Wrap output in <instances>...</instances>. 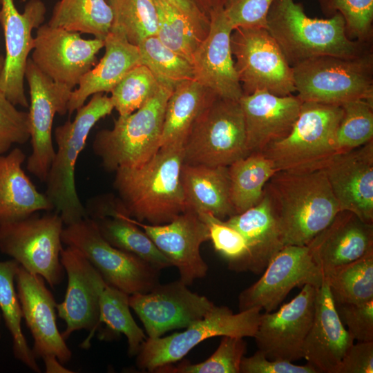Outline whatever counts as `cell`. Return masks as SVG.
<instances>
[{"label":"cell","mask_w":373,"mask_h":373,"mask_svg":"<svg viewBox=\"0 0 373 373\" xmlns=\"http://www.w3.org/2000/svg\"><path fill=\"white\" fill-rule=\"evenodd\" d=\"M182 164V145H169L142 164L117 169L113 186L119 211L153 225L172 221L188 208L180 181Z\"/></svg>","instance_id":"6da1fadb"},{"label":"cell","mask_w":373,"mask_h":373,"mask_svg":"<svg viewBox=\"0 0 373 373\" xmlns=\"http://www.w3.org/2000/svg\"><path fill=\"white\" fill-rule=\"evenodd\" d=\"M263 193L284 246H307L340 211L323 169L277 171L267 182Z\"/></svg>","instance_id":"7a4b0ae2"},{"label":"cell","mask_w":373,"mask_h":373,"mask_svg":"<svg viewBox=\"0 0 373 373\" xmlns=\"http://www.w3.org/2000/svg\"><path fill=\"white\" fill-rule=\"evenodd\" d=\"M267 30L291 66L320 56L353 58L373 52L372 42L350 39L343 17H308L294 0H274L267 17Z\"/></svg>","instance_id":"3957f363"},{"label":"cell","mask_w":373,"mask_h":373,"mask_svg":"<svg viewBox=\"0 0 373 373\" xmlns=\"http://www.w3.org/2000/svg\"><path fill=\"white\" fill-rule=\"evenodd\" d=\"M113 109L109 97L103 93L94 94L86 104L76 111L73 121L68 120L55 130L57 150L45 182V194L64 225L88 217L76 189V162L93 127Z\"/></svg>","instance_id":"277c9868"},{"label":"cell","mask_w":373,"mask_h":373,"mask_svg":"<svg viewBox=\"0 0 373 373\" xmlns=\"http://www.w3.org/2000/svg\"><path fill=\"white\" fill-rule=\"evenodd\" d=\"M173 89L161 84L157 92L139 109L119 115L111 129L96 133L93 151L106 171L139 166L157 152L166 102Z\"/></svg>","instance_id":"5b68a950"},{"label":"cell","mask_w":373,"mask_h":373,"mask_svg":"<svg viewBox=\"0 0 373 373\" xmlns=\"http://www.w3.org/2000/svg\"><path fill=\"white\" fill-rule=\"evenodd\" d=\"M342 111L341 106L302 102L289 134L262 152L278 171L305 173L323 169L338 153L336 131Z\"/></svg>","instance_id":"8992f818"},{"label":"cell","mask_w":373,"mask_h":373,"mask_svg":"<svg viewBox=\"0 0 373 373\" xmlns=\"http://www.w3.org/2000/svg\"><path fill=\"white\" fill-rule=\"evenodd\" d=\"M296 95L303 102L341 106L373 102V52L353 57L320 56L292 67Z\"/></svg>","instance_id":"52a82bcc"},{"label":"cell","mask_w":373,"mask_h":373,"mask_svg":"<svg viewBox=\"0 0 373 373\" xmlns=\"http://www.w3.org/2000/svg\"><path fill=\"white\" fill-rule=\"evenodd\" d=\"M183 163L229 166L249 153L239 101L218 97L195 122L183 144Z\"/></svg>","instance_id":"ba28073f"},{"label":"cell","mask_w":373,"mask_h":373,"mask_svg":"<svg viewBox=\"0 0 373 373\" xmlns=\"http://www.w3.org/2000/svg\"><path fill=\"white\" fill-rule=\"evenodd\" d=\"M261 309L257 307L234 314L226 306H216L202 319L181 332L166 337L146 338L136 354V365L154 372L164 365L182 359L194 347L216 336L254 337L260 322Z\"/></svg>","instance_id":"9c48e42d"},{"label":"cell","mask_w":373,"mask_h":373,"mask_svg":"<svg viewBox=\"0 0 373 373\" xmlns=\"http://www.w3.org/2000/svg\"><path fill=\"white\" fill-rule=\"evenodd\" d=\"M61 241L79 250L107 284L129 295L149 292L160 284V271L109 244L88 216L65 225Z\"/></svg>","instance_id":"30bf717a"},{"label":"cell","mask_w":373,"mask_h":373,"mask_svg":"<svg viewBox=\"0 0 373 373\" xmlns=\"http://www.w3.org/2000/svg\"><path fill=\"white\" fill-rule=\"evenodd\" d=\"M37 213L0 224V251L54 287L63 276L60 255L64 224L56 212Z\"/></svg>","instance_id":"8fae6325"},{"label":"cell","mask_w":373,"mask_h":373,"mask_svg":"<svg viewBox=\"0 0 373 373\" xmlns=\"http://www.w3.org/2000/svg\"><path fill=\"white\" fill-rule=\"evenodd\" d=\"M231 48L243 95L257 90L278 96L296 92L292 67L267 29L233 30Z\"/></svg>","instance_id":"7c38bea8"},{"label":"cell","mask_w":373,"mask_h":373,"mask_svg":"<svg viewBox=\"0 0 373 373\" xmlns=\"http://www.w3.org/2000/svg\"><path fill=\"white\" fill-rule=\"evenodd\" d=\"M25 78L29 87L30 102L28 119L32 152L27 169L45 182L55 155L52 129L55 114L64 115L73 89L52 80L28 58Z\"/></svg>","instance_id":"4fadbf2b"},{"label":"cell","mask_w":373,"mask_h":373,"mask_svg":"<svg viewBox=\"0 0 373 373\" xmlns=\"http://www.w3.org/2000/svg\"><path fill=\"white\" fill-rule=\"evenodd\" d=\"M324 279L307 246H284L269 261L261 277L238 296L240 311L253 307L271 312L296 287H318Z\"/></svg>","instance_id":"5bb4252c"},{"label":"cell","mask_w":373,"mask_h":373,"mask_svg":"<svg viewBox=\"0 0 373 373\" xmlns=\"http://www.w3.org/2000/svg\"><path fill=\"white\" fill-rule=\"evenodd\" d=\"M180 279L159 284L146 293L129 296V305L142 323L148 338L186 328L204 318L215 307L208 298L191 291Z\"/></svg>","instance_id":"9a60e30c"},{"label":"cell","mask_w":373,"mask_h":373,"mask_svg":"<svg viewBox=\"0 0 373 373\" xmlns=\"http://www.w3.org/2000/svg\"><path fill=\"white\" fill-rule=\"evenodd\" d=\"M0 23L6 45L3 68L0 76V90L15 106L28 108L25 94V70L28 55L33 50V29L44 21L46 7L41 0H30L19 12L14 0H1Z\"/></svg>","instance_id":"2e32d148"},{"label":"cell","mask_w":373,"mask_h":373,"mask_svg":"<svg viewBox=\"0 0 373 373\" xmlns=\"http://www.w3.org/2000/svg\"><path fill=\"white\" fill-rule=\"evenodd\" d=\"M103 47L104 40L43 24L37 30L31 60L52 80L73 89L95 66Z\"/></svg>","instance_id":"e0dca14e"},{"label":"cell","mask_w":373,"mask_h":373,"mask_svg":"<svg viewBox=\"0 0 373 373\" xmlns=\"http://www.w3.org/2000/svg\"><path fill=\"white\" fill-rule=\"evenodd\" d=\"M316 289L305 285L278 310L261 314L254 338L258 350L267 358L290 362L303 358L304 341L314 317Z\"/></svg>","instance_id":"ac0fdd59"},{"label":"cell","mask_w":373,"mask_h":373,"mask_svg":"<svg viewBox=\"0 0 373 373\" xmlns=\"http://www.w3.org/2000/svg\"><path fill=\"white\" fill-rule=\"evenodd\" d=\"M61 263L68 277L64 300L56 305L58 316L66 323L61 333L66 340L79 329L90 332L82 347L87 348L99 326V294L106 282L87 258L77 249L68 247L60 255Z\"/></svg>","instance_id":"d6986e66"},{"label":"cell","mask_w":373,"mask_h":373,"mask_svg":"<svg viewBox=\"0 0 373 373\" xmlns=\"http://www.w3.org/2000/svg\"><path fill=\"white\" fill-rule=\"evenodd\" d=\"M130 220L142 228L172 266L177 267L180 280L186 285L206 276L208 265L200 255L202 243L209 240L207 224L191 207L169 223L153 225Z\"/></svg>","instance_id":"ffe728a7"},{"label":"cell","mask_w":373,"mask_h":373,"mask_svg":"<svg viewBox=\"0 0 373 373\" xmlns=\"http://www.w3.org/2000/svg\"><path fill=\"white\" fill-rule=\"evenodd\" d=\"M15 280L22 317L34 340L32 350L35 357L53 355L62 364L67 363L72 352L57 328V304L45 280L19 265Z\"/></svg>","instance_id":"44dd1931"},{"label":"cell","mask_w":373,"mask_h":373,"mask_svg":"<svg viewBox=\"0 0 373 373\" xmlns=\"http://www.w3.org/2000/svg\"><path fill=\"white\" fill-rule=\"evenodd\" d=\"M209 20V32L193 56L194 79L220 97L239 101L243 93L231 48L233 28L223 9L211 12Z\"/></svg>","instance_id":"7402d4cb"},{"label":"cell","mask_w":373,"mask_h":373,"mask_svg":"<svg viewBox=\"0 0 373 373\" xmlns=\"http://www.w3.org/2000/svg\"><path fill=\"white\" fill-rule=\"evenodd\" d=\"M323 170L340 211L373 224V140L336 154Z\"/></svg>","instance_id":"603a6c76"},{"label":"cell","mask_w":373,"mask_h":373,"mask_svg":"<svg viewBox=\"0 0 373 373\" xmlns=\"http://www.w3.org/2000/svg\"><path fill=\"white\" fill-rule=\"evenodd\" d=\"M314 313L305 339L303 355L318 373H337L354 340L341 321L324 278L316 289Z\"/></svg>","instance_id":"cb8c5ba5"},{"label":"cell","mask_w":373,"mask_h":373,"mask_svg":"<svg viewBox=\"0 0 373 373\" xmlns=\"http://www.w3.org/2000/svg\"><path fill=\"white\" fill-rule=\"evenodd\" d=\"M245 118L249 153L262 152L291 131L302 101L293 95L278 96L266 90L242 95L239 99Z\"/></svg>","instance_id":"d4e9b609"},{"label":"cell","mask_w":373,"mask_h":373,"mask_svg":"<svg viewBox=\"0 0 373 373\" xmlns=\"http://www.w3.org/2000/svg\"><path fill=\"white\" fill-rule=\"evenodd\" d=\"M307 247L315 263L327 271L373 252V224L341 210Z\"/></svg>","instance_id":"484cf974"},{"label":"cell","mask_w":373,"mask_h":373,"mask_svg":"<svg viewBox=\"0 0 373 373\" xmlns=\"http://www.w3.org/2000/svg\"><path fill=\"white\" fill-rule=\"evenodd\" d=\"M105 53L99 62L81 79L72 91L67 110L71 115L82 106L88 97L111 93L132 68L141 64L137 46L130 43L119 30L112 28L104 40Z\"/></svg>","instance_id":"4316f807"},{"label":"cell","mask_w":373,"mask_h":373,"mask_svg":"<svg viewBox=\"0 0 373 373\" xmlns=\"http://www.w3.org/2000/svg\"><path fill=\"white\" fill-rule=\"evenodd\" d=\"M25 159L19 148L0 155V224L53 210L46 194L37 189L23 170Z\"/></svg>","instance_id":"83f0119b"},{"label":"cell","mask_w":373,"mask_h":373,"mask_svg":"<svg viewBox=\"0 0 373 373\" xmlns=\"http://www.w3.org/2000/svg\"><path fill=\"white\" fill-rule=\"evenodd\" d=\"M225 222L245 239L249 252L247 271L256 274L263 272L284 247L277 222L264 193L257 204L228 218Z\"/></svg>","instance_id":"f1b7e54d"},{"label":"cell","mask_w":373,"mask_h":373,"mask_svg":"<svg viewBox=\"0 0 373 373\" xmlns=\"http://www.w3.org/2000/svg\"><path fill=\"white\" fill-rule=\"evenodd\" d=\"M180 181L188 207L224 220L236 213L230 198L228 166L182 164Z\"/></svg>","instance_id":"f546056e"},{"label":"cell","mask_w":373,"mask_h":373,"mask_svg":"<svg viewBox=\"0 0 373 373\" xmlns=\"http://www.w3.org/2000/svg\"><path fill=\"white\" fill-rule=\"evenodd\" d=\"M218 97L194 79L177 85L166 102L160 147L183 146L195 122Z\"/></svg>","instance_id":"4dcf8cb0"},{"label":"cell","mask_w":373,"mask_h":373,"mask_svg":"<svg viewBox=\"0 0 373 373\" xmlns=\"http://www.w3.org/2000/svg\"><path fill=\"white\" fill-rule=\"evenodd\" d=\"M99 215V218L92 219L109 244L138 257L160 271L173 267L151 238L121 213L117 204H101Z\"/></svg>","instance_id":"1f68e13d"},{"label":"cell","mask_w":373,"mask_h":373,"mask_svg":"<svg viewBox=\"0 0 373 373\" xmlns=\"http://www.w3.org/2000/svg\"><path fill=\"white\" fill-rule=\"evenodd\" d=\"M113 23V9L106 0H59L48 23L52 27L90 34L104 41Z\"/></svg>","instance_id":"d6a6232c"},{"label":"cell","mask_w":373,"mask_h":373,"mask_svg":"<svg viewBox=\"0 0 373 373\" xmlns=\"http://www.w3.org/2000/svg\"><path fill=\"white\" fill-rule=\"evenodd\" d=\"M230 198L236 214L257 204L264 187L278 171L262 152H252L228 166Z\"/></svg>","instance_id":"836d02e7"},{"label":"cell","mask_w":373,"mask_h":373,"mask_svg":"<svg viewBox=\"0 0 373 373\" xmlns=\"http://www.w3.org/2000/svg\"><path fill=\"white\" fill-rule=\"evenodd\" d=\"M19 265L15 260L0 261V309L12 339L15 357L34 372L40 369L22 332V312L15 287Z\"/></svg>","instance_id":"e575fe53"},{"label":"cell","mask_w":373,"mask_h":373,"mask_svg":"<svg viewBox=\"0 0 373 373\" xmlns=\"http://www.w3.org/2000/svg\"><path fill=\"white\" fill-rule=\"evenodd\" d=\"M155 3L158 16L155 36L191 64L195 50L208 32L166 0H155Z\"/></svg>","instance_id":"d590c367"},{"label":"cell","mask_w":373,"mask_h":373,"mask_svg":"<svg viewBox=\"0 0 373 373\" xmlns=\"http://www.w3.org/2000/svg\"><path fill=\"white\" fill-rule=\"evenodd\" d=\"M335 304L361 303L373 299V252L323 272Z\"/></svg>","instance_id":"8d00e7d4"},{"label":"cell","mask_w":373,"mask_h":373,"mask_svg":"<svg viewBox=\"0 0 373 373\" xmlns=\"http://www.w3.org/2000/svg\"><path fill=\"white\" fill-rule=\"evenodd\" d=\"M129 296L106 283L99 294V323L105 324L112 334H124L128 341V353L133 356L147 337L131 314Z\"/></svg>","instance_id":"74e56055"},{"label":"cell","mask_w":373,"mask_h":373,"mask_svg":"<svg viewBox=\"0 0 373 373\" xmlns=\"http://www.w3.org/2000/svg\"><path fill=\"white\" fill-rule=\"evenodd\" d=\"M137 47L141 64L160 84L174 88L184 81L194 79L192 64L165 46L156 36L146 38Z\"/></svg>","instance_id":"f35d334b"},{"label":"cell","mask_w":373,"mask_h":373,"mask_svg":"<svg viewBox=\"0 0 373 373\" xmlns=\"http://www.w3.org/2000/svg\"><path fill=\"white\" fill-rule=\"evenodd\" d=\"M113 12L112 28L121 30L128 41L137 46L155 36L158 16L155 0H107Z\"/></svg>","instance_id":"ab89813d"},{"label":"cell","mask_w":373,"mask_h":373,"mask_svg":"<svg viewBox=\"0 0 373 373\" xmlns=\"http://www.w3.org/2000/svg\"><path fill=\"white\" fill-rule=\"evenodd\" d=\"M342 115L336 131L338 153L373 140V102L356 99L341 105Z\"/></svg>","instance_id":"60d3db41"},{"label":"cell","mask_w":373,"mask_h":373,"mask_svg":"<svg viewBox=\"0 0 373 373\" xmlns=\"http://www.w3.org/2000/svg\"><path fill=\"white\" fill-rule=\"evenodd\" d=\"M161 84L144 65L132 68L111 90L110 97L119 115H129L146 103Z\"/></svg>","instance_id":"b9f144b4"},{"label":"cell","mask_w":373,"mask_h":373,"mask_svg":"<svg viewBox=\"0 0 373 373\" xmlns=\"http://www.w3.org/2000/svg\"><path fill=\"white\" fill-rule=\"evenodd\" d=\"M219 346L207 360L198 363L184 361L177 365L169 364L157 368V373H240L246 352L243 338L221 336Z\"/></svg>","instance_id":"7bdbcfd3"},{"label":"cell","mask_w":373,"mask_h":373,"mask_svg":"<svg viewBox=\"0 0 373 373\" xmlns=\"http://www.w3.org/2000/svg\"><path fill=\"white\" fill-rule=\"evenodd\" d=\"M197 213L207 224L209 240L215 250L227 260L229 269L236 272L247 271L249 252L242 235L210 213Z\"/></svg>","instance_id":"ee69618b"},{"label":"cell","mask_w":373,"mask_h":373,"mask_svg":"<svg viewBox=\"0 0 373 373\" xmlns=\"http://www.w3.org/2000/svg\"><path fill=\"white\" fill-rule=\"evenodd\" d=\"M323 13L330 17L340 14L347 37L352 40L372 42L373 0H317Z\"/></svg>","instance_id":"f6af8a7d"},{"label":"cell","mask_w":373,"mask_h":373,"mask_svg":"<svg viewBox=\"0 0 373 373\" xmlns=\"http://www.w3.org/2000/svg\"><path fill=\"white\" fill-rule=\"evenodd\" d=\"M29 140L28 113L18 110L0 90V155Z\"/></svg>","instance_id":"bcb514c9"},{"label":"cell","mask_w":373,"mask_h":373,"mask_svg":"<svg viewBox=\"0 0 373 373\" xmlns=\"http://www.w3.org/2000/svg\"><path fill=\"white\" fill-rule=\"evenodd\" d=\"M274 0H228L223 12L233 30L267 28V17Z\"/></svg>","instance_id":"7dc6e473"},{"label":"cell","mask_w":373,"mask_h":373,"mask_svg":"<svg viewBox=\"0 0 373 373\" xmlns=\"http://www.w3.org/2000/svg\"><path fill=\"white\" fill-rule=\"evenodd\" d=\"M339 317L357 341H373V299L361 303L335 304Z\"/></svg>","instance_id":"c3c4849f"},{"label":"cell","mask_w":373,"mask_h":373,"mask_svg":"<svg viewBox=\"0 0 373 373\" xmlns=\"http://www.w3.org/2000/svg\"><path fill=\"white\" fill-rule=\"evenodd\" d=\"M242 373H318L309 364L298 365L287 361L269 359L260 350L249 357L244 356L240 364Z\"/></svg>","instance_id":"681fc988"},{"label":"cell","mask_w":373,"mask_h":373,"mask_svg":"<svg viewBox=\"0 0 373 373\" xmlns=\"http://www.w3.org/2000/svg\"><path fill=\"white\" fill-rule=\"evenodd\" d=\"M373 341H357L343 356L337 373H372Z\"/></svg>","instance_id":"f907efd6"},{"label":"cell","mask_w":373,"mask_h":373,"mask_svg":"<svg viewBox=\"0 0 373 373\" xmlns=\"http://www.w3.org/2000/svg\"><path fill=\"white\" fill-rule=\"evenodd\" d=\"M187 15L198 26L209 31L210 20L202 15L191 0H166Z\"/></svg>","instance_id":"816d5d0a"},{"label":"cell","mask_w":373,"mask_h":373,"mask_svg":"<svg viewBox=\"0 0 373 373\" xmlns=\"http://www.w3.org/2000/svg\"><path fill=\"white\" fill-rule=\"evenodd\" d=\"M228 0H191L197 10L209 19L213 12L223 9Z\"/></svg>","instance_id":"f5cc1de1"},{"label":"cell","mask_w":373,"mask_h":373,"mask_svg":"<svg viewBox=\"0 0 373 373\" xmlns=\"http://www.w3.org/2000/svg\"><path fill=\"white\" fill-rule=\"evenodd\" d=\"M44 364L46 372L56 373V372H73L69 369L65 367L62 363L57 359L55 356L49 355L42 358Z\"/></svg>","instance_id":"db71d44e"},{"label":"cell","mask_w":373,"mask_h":373,"mask_svg":"<svg viewBox=\"0 0 373 373\" xmlns=\"http://www.w3.org/2000/svg\"><path fill=\"white\" fill-rule=\"evenodd\" d=\"M1 0H0V6H1ZM4 65V57L0 56V76L1 75L3 68Z\"/></svg>","instance_id":"11a10c76"},{"label":"cell","mask_w":373,"mask_h":373,"mask_svg":"<svg viewBox=\"0 0 373 373\" xmlns=\"http://www.w3.org/2000/svg\"><path fill=\"white\" fill-rule=\"evenodd\" d=\"M0 319H1V314H0ZM0 338H1V334H0Z\"/></svg>","instance_id":"9f6ffc18"}]
</instances>
